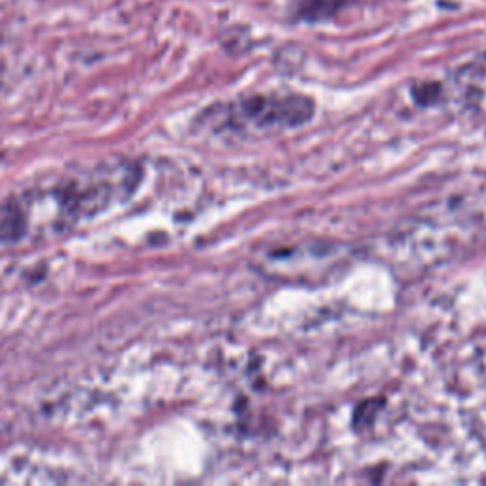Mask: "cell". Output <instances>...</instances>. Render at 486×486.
Returning a JSON list of instances; mask_svg holds the SVG:
<instances>
[{"label": "cell", "mask_w": 486, "mask_h": 486, "mask_svg": "<svg viewBox=\"0 0 486 486\" xmlns=\"http://www.w3.org/2000/svg\"><path fill=\"white\" fill-rule=\"evenodd\" d=\"M243 112L258 126L297 127L306 124L314 115V105L302 95L263 97L255 95L243 101Z\"/></svg>", "instance_id": "obj_1"}, {"label": "cell", "mask_w": 486, "mask_h": 486, "mask_svg": "<svg viewBox=\"0 0 486 486\" xmlns=\"http://www.w3.org/2000/svg\"><path fill=\"white\" fill-rule=\"evenodd\" d=\"M346 0H304L300 4V18L308 22H323L333 18L344 8Z\"/></svg>", "instance_id": "obj_2"}]
</instances>
